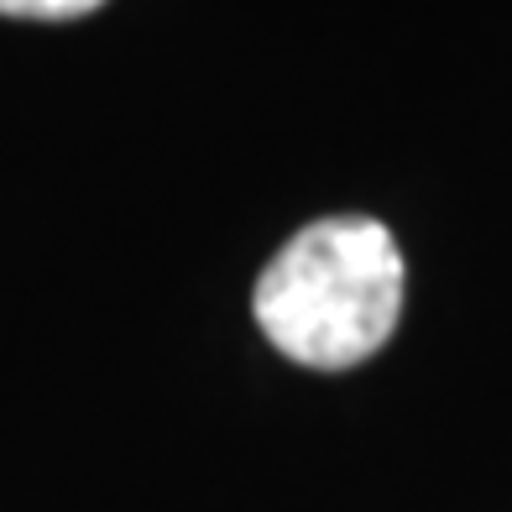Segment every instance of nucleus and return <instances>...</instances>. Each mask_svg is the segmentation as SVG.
Wrapping results in <instances>:
<instances>
[{
	"label": "nucleus",
	"instance_id": "obj_2",
	"mask_svg": "<svg viewBox=\"0 0 512 512\" xmlns=\"http://www.w3.org/2000/svg\"><path fill=\"white\" fill-rule=\"evenodd\" d=\"M105 0H0V16H21V21H74L100 11Z\"/></svg>",
	"mask_w": 512,
	"mask_h": 512
},
{
	"label": "nucleus",
	"instance_id": "obj_1",
	"mask_svg": "<svg viewBox=\"0 0 512 512\" xmlns=\"http://www.w3.org/2000/svg\"><path fill=\"white\" fill-rule=\"evenodd\" d=\"M408 262L371 215L309 220L256 277L251 314L288 361L351 371L392 340L403 319Z\"/></svg>",
	"mask_w": 512,
	"mask_h": 512
}]
</instances>
